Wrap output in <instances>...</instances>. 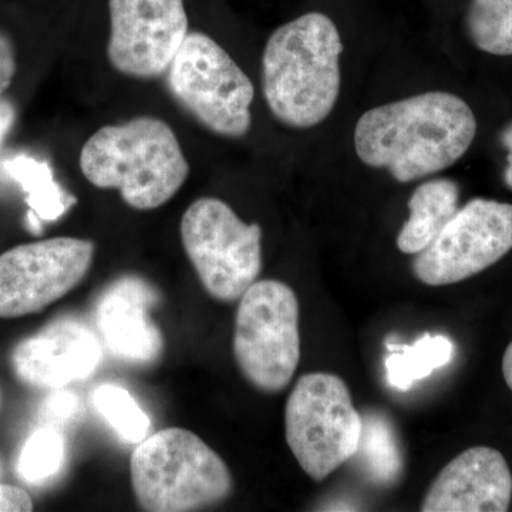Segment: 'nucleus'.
I'll list each match as a JSON object with an SVG mask.
<instances>
[{"label":"nucleus","mask_w":512,"mask_h":512,"mask_svg":"<svg viewBox=\"0 0 512 512\" xmlns=\"http://www.w3.org/2000/svg\"><path fill=\"white\" fill-rule=\"evenodd\" d=\"M466 29L481 52L512 56V0H471Z\"/></svg>","instance_id":"nucleus-19"},{"label":"nucleus","mask_w":512,"mask_h":512,"mask_svg":"<svg viewBox=\"0 0 512 512\" xmlns=\"http://www.w3.org/2000/svg\"><path fill=\"white\" fill-rule=\"evenodd\" d=\"M501 143L507 148V168L504 171V183L510 190H512V123L505 128L503 136H501Z\"/></svg>","instance_id":"nucleus-26"},{"label":"nucleus","mask_w":512,"mask_h":512,"mask_svg":"<svg viewBox=\"0 0 512 512\" xmlns=\"http://www.w3.org/2000/svg\"><path fill=\"white\" fill-rule=\"evenodd\" d=\"M156 301V289L138 278L120 279L101 295L96 322L114 356L127 362L150 363L161 355L163 338L148 313Z\"/></svg>","instance_id":"nucleus-14"},{"label":"nucleus","mask_w":512,"mask_h":512,"mask_svg":"<svg viewBox=\"0 0 512 512\" xmlns=\"http://www.w3.org/2000/svg\"><path fill=\"white\" fill-rule=\"evenodd\" d=\"M80 170L101 190H117L134 210L163 207L181 190L190 164L173 128L156 117L104 126L86 141Z\"/></svg>","instance_id":"nucleus-3"},{"label":"nucleus","mask_w":512,"mask_h":512,"mask_svg":"<svg viewBox=\"0 0 512 512\" xmlns=\"http://www.w3.org/2000/svg\"><path fill=\"white\" fill-rule=\"evenodd\" d=\"M234 356L255 389L279 393L292 382L301 359L299 302L291 286L256 281L239 299Z\"/></svg>","instance_id":"nucleus-7"},{"label":"nucleus","mask_w":512,"mask_h":512,"mask_svg":"<svg viewBox=\"0 0 512 512\" xmlns=\"http://www.w3.org/2000/svg\"><path fill=\"white\" fill-rule=\"evenodd\" d=\"M167 84L178 104L212 133L241 138L251 130L254 84L210 36L188 33L168 69Z\"/></svg>","instance_id":"nucleus-6"},{"label":"nucleus","mask_w":512,"mask_h":512,"mask_svg":"<svg viewBox=\"0 0 512 512\" xmlns=\"http://www.w3.org/2000/svg\"><path fill=\"white\" fill-rule=\"evenodd\" d=\"M93 403L121 439L128 443H141L146 439L150 419L126 389L116 384H103L94 390Z\"/></svg>","instance_id":"nucleus-20"},{"label":"nucleus","mask_w":512,"mask_h":512,"mask_svg":"<svg viewBox=\"0 0 512 512\" xmlns=\"http://www.w3.org/2000/svg\"><path fill=\"white\" fill-rule=\"evenodd\" d=\"M79 404L76 394L56 389V392L49 394L43 402L42 416L49 421L66 423V421L76 417L77 412H79Z\"/></svg>","instance_id":"nucleus-22"},{"label":"nucleus","mask_w":512,"mask_h":512,"mask_svg":"<svg viewBox=\"0 0 512 512\" xmlns=\"http://www.w3.org/2000/svg\"><path fill=\"white\" fill-rule=\"evenodd\" d=\"M0 477H2V463H0Z\"/></svg>","instance_id":"nucleus-28"},{"label":"nucleus","mask_w":512,"mask_h":512,"mask_svg":"<svg viewBox=\"0 0 512 512\" xmlns=\"http://www.w3.org/2000/svg\"><path fill=\"white\" fill-rule=\"evenodd\" d=\"M477 120L453 93L429 92L366 111L355 128L357 157L407 184L457 163L473 144Z\"/></svg>","instance_id":"nucleus-1"},{"label":"nucleus","mask_w":512,"mask_h":512,"mask_svg":"<svg viewBox=\"0 0 512 512\" xmlns=\"http://www.w3.org/2000/svg\"><path fill=\"white\" fill-rule=\"evenodd\" d=\"M16 73L15 47L8 36L0 32V99L9 89Z\"/></svg>","instance_id":"nucleus-24"},{"label":"nucleus","mask_w":512,"mask_h":512,"mask_svg":"<svg viewBox=\"0 0 512 512\" xmlns=\"http://www.w3.org/2000/svg\"><path fill=\"white\" fill-rule=\"evenodd\" d=\"M387 349L390 352L386 357L387 382L402 392L446 366L454 355L453 342L443 335H424L413 345L387 343Z\"/></svg>","instance_id":"nucleus-18"},{"label":"nucleus","mask_w":512,"mask_h":512,"mask_svg":"<svg viewBox=\"0 0 512 512\" xmlns=\"http://www.w3.org/2000/svg\"><path fill=\"white\" fill-rule=\"evenodd\" d=\"M32 510V498L23 488L0 484V512H28Z\"/></svg>","instance_id":"nucleus-23"},{"label":"nucleus","mask_w":512,"mask_h":512,"mask_svg":"<svg viewBox=\"0 0 512 512\" xmlns=\"http://www.w3.org/2000/svg\"><path fill=\"white\" fill-rule=\"evenodd\" d=\"M458 198V185L448 178L419 185L410 197V217L397 235V248L407 255H417L429 248L456 215Z\"/></svg>","instance_id":"nucleus-15"},{"label":"nucleus","mask_w":512,"mask_h":512,"mask_svg":"<svg viewBox=\"0 0 512 512\" xmlns=\"http://www.w3.org/2000/svg\"><path fill=\"white\" fill-rule=\"evenodd\" d=\"M503 376L505 383L510 387L512 392V342L508 345L507 350H505L503 357Z\"/></svg>","instance_id":"nucleus-27"},{"label":"nucleus","mask_w":512,"mask_h":512,"mask_svg":"<svg viewBox=\"0 0 512 512\" xmlns=\"http://www.w3.org/2000/svg\"><path fill=\"white\" fill-rule=\"evenodd\" d=\"M360 434L362 414L345 380L309 373L296 382L285 407L286 443L313 481L325 480L352 460Z\"/></svg>","instance_id":"nucleus-5"},{"label":"nucleus","mask_w":512,"mask_h":512,"mask_svg":"<svg viewBox=\"0 0 512 512\" xmlns=\"http://www.w3.org/2000/svg\"><path fill=\"white\" fill-rule=\"evenodd\" d=\"M512 498V474L500 451L471 447L453 458L430 485L423 512H504Z\"/></svg>","instance_id":"nucleus-13"},{"label":"nucleus","mask_w":512,"mask_h":512,"mask_svg":"<svg viewBox=\"0 0 512 512\" xmlns=\"http://www.w3.org/2000/svg\"><path fill=\"white\" fill-rule=\"evenodd\" d=\"M130 471L137 503L146 511L205 510L225 503L234 490L231 471L217 451L180 427L138 443Z\"/></svg>","instance_id":"nucleus-4"},{"label":"nucleus","mask_w":512,"mask_h":512,"mask_svg":"<svg viewBox=\"0 0 512 512\" xmlns=\"http://www.w3.org/2000/svg\"><path fill=\"white\" fill-rule=\"evenodd\" d=\"M342 52L339 30L323 13H306L272 33L262 87L276 120L303 130L328 119L339 99Z\"/></svg>","instance_id":"nucleus-2"},{"label":"nucleus","mask_w":512,"mask_h":512,"mask_svg":"<svg viewBox=\"0 0 512 512\" xmlns=\"http://www.w3.org/2000/svg\"><path fill=\"white\" fill-rule=\"evenodd\" d=\"M16 120V109L12 101L0 99V147L5 143L6 137L12 131Z\"/></svg>","instance_id":"nucleus-25"},{"label":"nucleus","mask_w":512,"mask_h":512,"mask_svg":"<svg viewBox=\"0 0 512 512\" xmlns=\"http://www.w3.org/2000/svg\"><path fill=\"white\" fill-rule=\"evenodd\" d=\"M185 254L205 291L224 303L237 302L262 269V229L245 224L218 198L192 202L180 225Z\"/></svg>","instance_id":"nucleus-8"},{"label":"nucleus","mask_w":512,"mask_h":512,"mask_svg":"<svg viewBox=\"0 0 512 512\" xmlns=\"http://www.w3.org/2000/svg\"><path fill=\"white\" fill-rule=\"evenodd\" d=\"M6 170L28 194V222L32 231L40 232L42 222H52L69 210L76 200L56 183L49 165L36 158L18 156L6 161Z\"/></svg>","instance_id":"nucleus-17"},{"label":"nucleus","mask_w":512,"mask_h":512,"mask_svg":"<svg viewBox=\"0 0 512 512\" xmlns=\"http://www.w3.org/2000/svg\"><path fill=\"white\" fill-rule=\"evenodd\" d=\"M355 461L360 473L377 487H392L404 473V451L392 419L380 410L362 414V434Z\"/></svg>","instance_id":"nucleus-16"},{"label":"nucleus","mask_w":512,"mask_h":512,"mask_svg":"<svg viewBox=\"0 0 512 512\" xmlns=\"http://www.w3.org/2000/svg\"><path fill=\"white\" fill-rule=\"evenodd\" d=\"M107 57L131 79H157L170 69L188 33L184 0H109Z\"/></svg>","instance_id":"nucleus-11"},{"label":"nucleus","mask_w":512,"mask_h":512,"mask_svg":"<svg viewBox=\"0 0 512 512\" xmlns=\"http://www.w3.org/2000/svg\"><path fill=\"white\" fill-rule=\"evenodd\" d=\"M66 456L62 433L52 427L36 430L26 441L18 460L20 478L39 484L55 476Z\"/></svg>","instance_id":"nucleus-21"},{"label":"nucleus","mask_w":512,"mask_h":512,"mask_svg":"<svg viewBox=\"0 0 512 512\" xmlns=\"http://www.w3.org/2000/svg\"><path fill=\"white\" fill-rule=\"evenodd\" d=\"M94 251L89 239L59 237L0 255V318L33 315L62 299L90 271Z\"/></svg>","instance_id":"nucleus-10"},{"label":"nucleus","mask_w":512,"mask_h":512,"mask_svg":"<svg viewBox=\"0 0 512 512\" xmlns=\"http://www.w3.org/2000/svg\"><path fill=\"white\" fill-rule=\"evenodd\" d=\"M103 349L100 339L80 320L63 318L22 340L12 366L22 382L40 389H63L96 372Z\"/></svg>","instance_id":"nucleus-12"},{"label":"nucleus","mask_w":512,"mask_h":512,"mask_svg":"<svg viewBox=\"0 0 512 512\" xmlns=\"http://www.w3.org/2000/svg\"><path fill=\"white\" fill-rule=\"evenodd\" d=\"M512 249V205L474 198L414 256L413 274L421 284L446 286L473 278Z\"/></svg>","instance_id":"nucleus-9"}]
</instances>
